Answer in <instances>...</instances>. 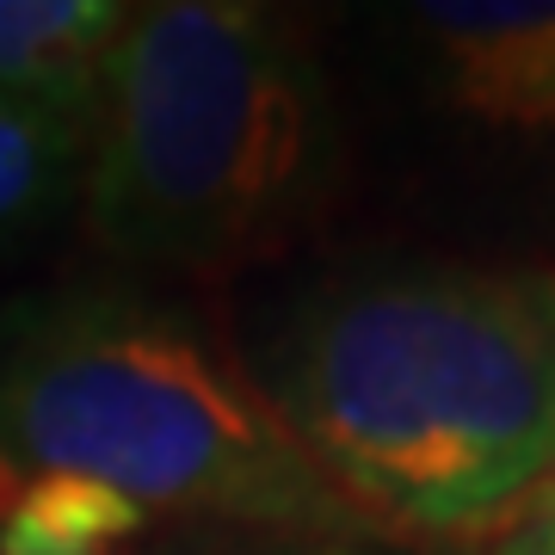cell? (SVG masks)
<instances>
[{
	"instance_id": "obj_8",
	"label": "cell",
	"mask_w": 555,
	"mask_h": 555,
	"mask_svg": "<svg viewBox=\"0 0 555 555\" xmlns=\"http://www.w3.org/2000/svg\"><path fill=\"white\" fill-rule=\"evenodd\" d=\"M488 555H555V456L531 494L518 500V513L494 531Z\"/></svg>"
},
{
	"instance_id": "obj_9",
	"label": "cell",
	"mask_w": 555,
	"mask_h": 555,
	"mask_svg": "<svg viewBox=\"0 0 555 555\" xmlns=\"http://www.w3.org/2000/svg\"><path fill=\"white\" fill-rule=\"evenodd\" d=\"M278 555H346V550H278Z\"/></svg>"
},
{
	"instance_id": "obj_7",
	"label": "cell",
	"mask_w": 555,
	"mask_h": 555,
	"mask_svg": "<svg viewBox=\"0 0 555 555\" xmlns=\"http://www.w3.org/2000/svg\"><path fill=\"white\" fill-rule=\"evenodd\" d=\"M87 167V130L31 105L0 100V247L38 229Z\"/></svg>"
},
{
	"instance_id": "obj_6",
	"label": "cell",
	"mask_w": 555,
	"mask_h": 555,
	"mask_svg": "<svg viewBox=\"0 0 555 555\" xmlns=\"http://www.w3.org/2000/svg\"><path fill=\"white\" fill-rule=\"evenodd\" d=\"M149 525L137 500L80 476L0 481V555H112Z\"/></svg>"
},
{
	"instance_id": "obj_5",
	"label": "cell",
	"mask_w": 555,
	"mask_h": 555,
	"mask_svg": "<svg viewBox=\"0 0 555 555\" xmlns=\"http://www.w3.org/2000/svg\"><path fill=\"white\" fill-rule=\"evenodd\" d=\"M130 13L118 0H0V100L93 130Z\"/></svg>"
},
{
	"instance_id": "obj_3",
	"label": "cell",
	"mask_w": 555,
	"mask_h": 555,
	"mask_svg": "<svg viewBox=\"0 0 555 555\" xmlns=\"http://www.w3.org/2000/svg\"><path fill=\"white\" fill-rule=\"evenodd\" d=\"M80 476L142 513L339 531L358 513L198 321L142 297L0 309V481Z\"/></svg>"
},
{
	"instance_id": "obj_4",
	"label": "cell",
	"mask_w": 555,
	"mask_h": 555,
	"mask_svg": "<svg viewBox=\"0 0 555 555\" xmlns=\"http://www.w3.org/2000/svg\"><path fill=\"white\" fill-rule=\"evenodd\" d=\"M414 31L451 112L494 137L555 130V0H426Z\"/></svg>"
},
{
	"instance_id": "obj_2",
	"label": "cell",
	"mask_w": 555,
	"mask_h": 555,
	"mask_svg": "<svg viewBox=\"0 0 555 555\" xmlns=\"http://www.w3.org/2000/svg\"><path fill=\"white\" fill-rule=\"evenodd\" d=\"M334 179V100L272 7H137L87 130V229L137 266L278 254Z\"/></svg>"
},
{
	"instance_id": "obj_1",
	"label": "cell",
	"mask_w": 555,
	"mask_h": 555,
	"mask_svg": "<svg viewBox=\"0 0 555 555\" xmlns=\"http://www.w3.org/2000/svg\"><path fill=\"white\" fill-rule=\"evenodd\" d=\"M272 408L358 518L494 537L555 456V272L408 266L302 309Z\"/></svg>"
}]
</instances>
